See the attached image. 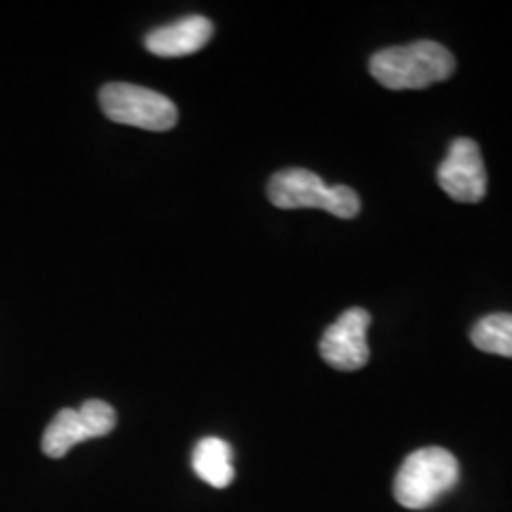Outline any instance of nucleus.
Listing matches in <instances>:
<instances>
[{"label": "nucleus", "instance_id": "1", "mask_svg": "<svg viewBox=\"0 0 512 512\" xmlns=\"http://www.w3.org/2000/svg\"><path fill=\"white\" fill-rule=\"evenodd\" d=\"M456 72V60L434 41L384 48L370 57V74L389 91H420L446 81Z\"/></svg>", "mask_w": 512, "mask_h": 512}, {"label": "nucleus", "instance_id": "2", "mask_svg": "<svg viewBox=\"0 0 512 512\" xmlns=\"http://www.w3.org/2000/svg\"><path fill=\"white\" fill-rule=\"evenodd\" d=\"M460 479L456 456L446 448L427 446L403 460L394 479V498L408 510H425L446 496Z\"/></svg>", "mask_w": 512, "mask_h": 512}, {"label": "nucleus", "instance_id": "3", "mask_svg": "<svg viewBox=\"0 0 512 512\" xmlns=\"http://www.w3.org/2000/svg\"><path fill=\"white\" fill-rule=\"evenodd\" d=\"M268 197L278 209H325L337 219H354L361 200L349 185H325L309 169H285L271 176Z\"/></svg>", "mask_w": 512, "mask_h": 512}, {"label": "nucleus", "instance_id": "4", "mask_svg": "<svg viewBox=\"0 0 512 512\" xmlns=\"http://www.w3.org/2000/svg\"><path fill=\"white\" fill-rule=\"evenodd\" d=\"M100 105L107 119L145 131H169L178 121L176 105L166 95L133 83H107Z\"/></svg>", "mask_w": 512, "mask_h": 512}, {"label": "nucleus", "instance_id": "5", "mask_svg": "<svg viewBox=\"0 0 512 512\" xmlns=\"http://www.w3.org/2000/svg\"><path fill=\"white\" fill-rule=\"evenodd\" d=\"M114 425H117V413L110 403L100 399L86 401L79 411L64 408L50 420L41 448L48 458H64L81 441L107 437Z\"/></svg>", "mask_w": 512, "mask_h": 512}, {"label": "nucleus", "instance_id": "6", "mask_svg": "<svg viewBox=\"0 0 512 512\" xmlns=\"http://www.w3.org/2000/svg\"><path fill=\"white\" fill-rule=\"evenodd\" d=\"M439 188L451 200L477 204L486 195V169L479 145L470 138L453 140L448 147V155L439 164L437 171Z\"/></svg>", "mask_w": 512, "mask_h": 512}, {"label": "nucleus", "instance_id": "7", "mask_svg": "<svg viewBox=\"0 0 512 512\" xmlns=\"http://www.w3.org/2000/svg\"><path fill=\"white\" fill-rule=\"evenodd\" d=\"M370 313L366 309H349L339 316L320 339V356L335 370L354 373L370 361L368 349Z\"/></svg>", "mask_w": 512, "mask_h": 512}, {"label": "nucleus", "instance_id": "8", "mask_svg": "<svg viewBox=\"0 0 512 512\" xmlns=\"http://www.w3.org/2000/svg\"><path fill=\"white\" fill-rule=\"evenodd\" d=\"M214 36V24L202 15H190L145 36V48L159 57H185L197 53Z\"/></svg>", "mask_w": 512, "mask_h": 512}, {"label": "nucleus", "instance_id": "9", "mask_svg": "<svg viewBox=\"0 0 512 512\" xmlns=\"http://www.w3.org/2000/svg\"><path fill=\"white\" fill-rule=\"evenodd\" d=\"M192 470L214 489H226L235 479L233 448L219 437L200 439L192 451Z\"/></svg>", "mask_w": 512, "mask_h": 512}, {"label": "nucleus", "instance_id": "10", "mask_svg": "<svg viewBox=\"0 0 512 512\" xmlns=\"http://www.w3.org/2000/svg\"><path fill=\"white\" fill-rule=\"evenodd\" d=\"M470 337L484 354L512 358V313H489L472 328Z\"/></svg>", "mask_w": 512, "mask_h": 512}]
</instances>
